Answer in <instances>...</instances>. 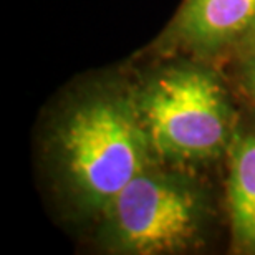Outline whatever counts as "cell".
<instances>
[{
  "label": "cell",
  "mask_w": 255,
  "mask_h": 255,
  "mask_svg": "<svg viewBox=\"0 0 255 255\" xmlns=\"http://www.w3.org/2000/svg\"><path fill=\"white\" fill-rule=\"evenodd\" d=\"M254 38H255V37H254Z\"/></svg>",
  "instance_id": "cell-7"
},
{
  "label": "cell",
  "mask_w": 255,
  "mask_h": 255,
  "mask_svg": "<svg viewBox=\"0 0 255 255\" xmlns=\"http://www.w3.org/2000/svg\"><path fill=\"white\" fill-rule=\"evenodd\" d=\"M129 80L157 161L192 171L226 161L242 113L216 63L159 57Z\"/></svg>",
  "instance_id": "cell-2"
},
{
  "label": "cell",
  "mask_w": 255,
  "mask_h": 255,
  "mask_svg": "<svg viewBox=\"0 0 255 255\" xmlns=\"http://www.w3.org/2000/svg\"><path fill=\"white\" fill-rule=\"evenodd\" d=\"M226 62L232 65L236 90L255 108V38L239 47Z\"/></svg>",
  "instance_id": "cell-6"
},
{
  "label": "cell",
  "mask_w": 255,
  "mask_h": 255,
  "mask_svg": "<svg viewBox=\"0 0 255 255\" xmlns=\"http://www.w3.org/2000/svg\"><path fill=\"white\" fill-rule=\"evenodd\" d=\"M231 249L255 255V118H242L226 156L224 191Z\"/></svg>",
  "instance_id": "cell-5"
},
{
  "label": "cell",
  "mask_w": 255,
  "mask_h": 255,
  "mask_svg": "<svg viewBox=\"0 0 255 255\" xmlns=\"http://www.w3.org/2000/svg\"><path fill=\"white\" fill-rule=\"evenodd\" d=\"M42 159L66 216L98 221L116 194L156 159L129 76H96L66 91L45 123Z\"/></svg>",
  "instance_id": "cell-1"
},
{
  "label": "cell",
  "mask_w": 255,
  "mask_h": 255,
  "mask_svg": "<svg viewBox=\"0 0 255 255\" xmlns=\"http://www.w3.org/2000/svg\"><path fill=\"white\" fill-rule=\"evenodd\" d=\"M219 211L201 171L152 159L95 222L100 252L177 255L207 246Z\"/></svg>",
  "instance_id": "cell-3"
},
{
  "label": "cell",
  "mask_w": 255,
  "mask_h": 255,
  "mask_svg": "<svg viewBox=\"0 0 255 255\" xmlns=\"http://www.w3.org/2000/svg\"><path fill=\"white\" fill-rule=\"evenodd\" d=\"M254 37L255 0H184L154 52L219 63Z\"/></svg>",
  "instance_id": "cell-4"
}]
</instances>
